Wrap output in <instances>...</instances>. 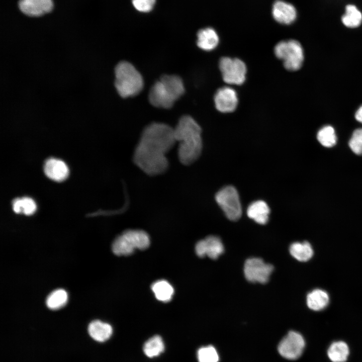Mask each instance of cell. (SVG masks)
<instances>
[{
  "label": "cell",
  "instance_id": "8992f818",
  "mask_svg": "<svg viewBox=\"0 0 362 362\" xmlns=\"http://www.w3.org/2000/svg\"><path fill=\"white\" fill-rule=\"evenodd\" d=\"M276 56L283 61L286 69L290 71L299 69L304 61V51L301 44L295 40L282 41L274 48Z\"/></svg>",
  "mask_w": 362,
  "mask_h": 362
},
{
  "label": "cell",
  "instance_id": "83f0119b",
  "mask_svg": "<svg viewBox=\"0 0 362 362\" xmlns=\"http://www.w3.org/2000/svg\"><path fill=\"white\" fill-rule=\"evenodd\" d=\"M352 151L357 155H362V128L356 129L349 141Z\"/></svg>",
  "mask_w": 362,
  "mask_h": 362
},
{
  "label": "cell",
  "instance_id": "ac0fdd59",
  "mask_svg": "<svg viewBox=\"0 0 362 362\" xmlns=\"http://www.w3.org/2000/svg\"><path fill=\"white\" fill-rule=\"evenodd\" d=\"M306 301L307 306L310 309L319 311L327 306L329 298L325 291L315 289L308 294Z\"/></svg>",
  "mask_w": 362,
  "mask_h": 362
},
{
  "label": "cell",
  "instance_id": "44dd1931",
  "mask_svg": "<svg viewBox=\"0 0 362 362\" xmlns=\"http://www.w3.org/2000/svg\"><path fill=\"white\" fill-rule=\"evenodd\" d=\"M289 251L292 256L300 261L309 260L313 254L312 247L307 241L292 243L290 246Z\"/></svg>",
  "mask_w": 362,
  "mask_h": 362
},
{
  "label": "cell",
  "instance_id": "2e32d148",
  "mask_svg": "<svg viewBox=\"0 0 362 362\" xmlns=\"http://www.w3.org/2000/svg\"><path fill=\"white\" fill-rule=\"evenodd\" d=\"M219 37L211 28L201 29L197 34V45L201 49L209 51L214 49L219 43Z\"/></svg>",
  "mask_w": 362,
  "mask_h": 362
},
{
  "label": "cell",
  "instance_id": "7c38bea8",
  "mask_svg": "<svg viewBox=\"0 0 362 362\" xmlns=\"http://www.w3.org/2000/svg\"><path fill=\"white\" fill-rule=\"evenodd\" d=\"M223 244L220 238L216 236L210 235L198 241L195 246L197 255L203 257L217 259L224 251Z\"/></svg>",
  "mask_w": 362,
  "mask_h": 362
},
{
  "label": "cell",
  "instance_id": "277c9868",
  "mask_svg": "<svg viewBox=\"0 0 362 362\" xmlns=\"http://www.w3.org/2000/svg\"><path fill=\"white\" fill-rule=\"evenodd\" d=\"M115 86L122 98H126L138 95L143 87L142 75L130 62H119L115 69Z\"/></svg>",
  "mask_w": 362,
  "mask_h": 362
},
{
  "label": "cell",
  "instance_id": "d4e9b609",
  "mask_svg": "<svg viewBox=\"0 0 362 362\" xmlns=\"http://www.w3.org/2000/svg\"><path fill=\"white\" fill-rule=\"evenodd\" d=\"M18 6L25 15L30 17H39L45 14L38 0H20Z\"/></svg>",
  "mask_w": 362,
  "mask_h": 362
},
{
  "label": "cell",
  "instance_id": "9a60e30c",
  "mask_svg": "<svg viewBox=\"0 0 362 362\" xmlns=\"http://www.w3.org/2000/svg\"><path fill=\"white\" fill-rule=\"evenodd\" d=\"M269 213L268 205L262 200L252 202L247 210L248 217L259 224H265L267 222Z\"/></svg>",
  "mask_w": 362,
  "mask_h": 362
},
{
  "label": "cell",
  "instance_id": "4316f807",
  "mask_svg": "<svg viewBox=\"0 0 362 362\" xmlns=\"http://www.w3.org/2000/svg\"><path fill=\"white\" fill-rule=\"evenodd\" d=\"M199 362H218L219 355L216 349L211 345L201 347L197 352Z\"/></svg>",
  "mask_w": 362,
  "mask_h": 362
},
{
  "label": "cell",
  "instance_id": "52a82bcc",
  "mask_svg": "<svg viewBox=\"0 0 362 362\" xmlns=\"http://www.w3.org/2000/svg\"><path fill=\"white\" fill-rule=\"evenodd\" d=\"M217 204L230 220L236 221L242 215V207L237 190L232 186H226L215 195Z\"/></svg>",
  "mask_w": 362,
  "mask_h": 362
},
{
  "label": "cell",
  "instance_id": "d6a6232c",
  "mask_svg": "<svg viewBox=\"0 0 362 362\" xmlns=\"http://www.w3.org/2000/svg\"><path fill=\"white\" fill-rule=\"evenodd\" d=\"M355 118L357 121L362 123V106L355 112Z\"/></svg>",
  "mask_w": 362,
  "mask_h": 362
},
{
  "label": "cell",
  "instance_id": "4dcf8cb0",
  "mask_svg": "<svg viewBox=\"0 0 362 362\" xmlns=\"http://www.w3.org/2000/svg\"><path fill=\"white\" fill-rule=\"evenodd\" d=\"M44 14L48 13L53 8L52 0H38Z\"/></svg>",
  "mask_w": 362,
  "mask_h": 362
},
{
  "label": "cell",
  "instance_id": "f546056e",
  "mask_svg": "<svg viewBox=\"0 0 362 362\" xmlns=\"http://www.w3.org/2000/svg\"><path fill=\"white\" fill-rule=\"evenodd\" d=\"M22 212L26 215H31L36 211V205L34 200L29 197L21 199Z\"/></svg>",
  "mask_w": 362,
  "mask_h": 362
},
{
  "label": "cell",
  "instance_id": "484cf974",
  "mask_svg": "<svg viewBox=\"0 0 362 362\" xmlns=\"http://www.w3.org/2000/svg\"><path fill=\"white\" fill-rule=\"evenodd\" d=\"M317 138L323 146L331 147L335 145L337 137L334 128L331 126H325L319 130Z\"/></svg>",
  "mask_w": 362,
  "mask_h": 362
},
{
  "label": "cell",
  "instance_id": "d6986e66",
  "mask_svg": "<svg viewBox=\"0 0 362 362\" xmlns=\"http://www.w3.org/2000/svg\"><path fill=\"white\" fill-rule=\"evenodd\" d=\"M156 298L161 302H167L171 300L174 293L172 286L164 280L157 281L151 286Z\"/></svg>",
  "mask_w": 362,
  "mask_h": 362
},
{
  "label": "cell",
  "instance_id": "ba28073f",
  "mask_svg": "<svg viewBox=\"0 0 362 362\" xmlns=\"http://www.w3.org/2000/svg\"><path fill=\"white\" fill-rule=\"evenodd\" d=\"M219 66L222 78L226 83L240 85L245 81L247 68L241 59L223 57L219 61Z\"/></svg>",
  "mask_w": 362,
  "mask_h": 362
},
{
  "label": "cell",
  "instance_id": "cb8c5ba5",
  "mask_svg": "<svg viewBox=\"0 0 362 362\" xmlns=\"http://www.w3.org/2000/svg\"><path fill=\"white\" fill-rule=\"evenodd\" d=\"M67 300V292L63 289H57L48 295L46 303L50 309L57 310L63 307L66 304Z\"/></svg>",
  "mask_w": 362,
  "mask_h": 362
},
{
  "label": "cell",
  "instance_id": "3957f363",
  "mask_svg": "<svg viewBox=\"0 0 362 362\" xmlns=\"http://www.w3.org/2000/svg\"><path fill=\"white\" fill-rule=\"evenodd\" d=\"M185 93L182 78L176 75H164L151 88L149 101L154 107L169 109Z\"/></svg>",
  "mask_w": 362,
  "mask_h": 362
},
{
  "label": "cell",
  "instance_id": "7402d4cb",
  "mask_svg": "<svg viewBox=\"0 0 362 362\" xmlns=\"http://www.w3.org/2000/svg\"><path fill=\"white\" fill-rule=\"evenodd\" d=\"M164 350V344L160 336L155 335L149 339L144 343L143 351L149 357L157 356Z\"/></svg>",
  "mask_w": 362,
  "mask_h": 362
},
{
  "label": "cell",
  "instance_id": "ffe728a7",
  "mask_svg": "<svg viewBox=\"0 0 362 362\" xmlns=\"http://www.w3.org/2000/svg\"><path fill=\"white\" fill-rule=\"evenodd\" d=\"M349 348L344 341L333 342L329 347L327 354L332 362H344L349 354Z\"/></svg>",
  "mask_w": 362,
  "mask_h": 362
},
{
  "label": "cell",
  "instance_id": "7a4b0ae2",
  "mask_svg": "<svg viewBox=\"0 0 362 362\" xmlns=\"http://www.w3.org/2000/svg\"><path fill=\"white\" fill-rule=\"evenodd\" d=\"M176 142H178V158L184 165H190L200 156L202 150V129L191 116H182L173 128Z\"/></svg>",
  "mask_w": 362,
  "mask_h": 362
},
{
  "label": "cell",
  "instance_id": "4fadbf2b",
  "mask_svg": "<svg viewBox=\"0 0 362 362\" xmlns=\"http://www.w3.org/2000/svg\"><path fill=\"white\" fill-rule=\"evenodd\" d=\"M44 171L49 178L56 182L64 180L68 175V168L62 160L51 158L47 159L44 164Z\"/></svg>",
  "mask_w": 362,
  "mask_h": 362
},
{
  "label": "cell",
  "instance_id": "1f68e13d",
  "mask_svg": "<svg viewBox=\"0 0 362 362\" xmlns=\"http://www.w3.org/2000/svg\"><path fill=\"white\" fill-rule=\"evenodd\" d=\"M13 209L14 211L16 213H20L22 212L21 199L17 198L13 200Z\"/></svg>",
  "mask_w": 362,
  "mask_h": 362
},
{
  "label": "cell",
  "instance_id": "9c48e42d",
  "mask_svg": "<svg viewBox=\"0 0 362 362\" xmlns=\"http://www.w3.org/2000/svg\"><path fill=\"white\" fill-rule=\"evenodd\" d=\"M273 269L272 264L265 263L261 258L252 257L245 262L244 274L249 282L264 284L268 281Z\"/></svg>",
  "mask_w": 362,
  "mask_h": 362
},
{
  "label": "cell",
  "instance_id": "6da1fadb",
  "mask_svg": "<svg viewBox=\"0 0 362 362\" xmlns=\"http://www.w3.org/2000/svg\"><path fill=\"white\" fill-rule=\"evenodd\" d=\"M175 142L173 128L164 123H152L141 133L134 151L133 162L149 175L160 174L168 168L166 154Z\"/></svg>",
  "mask_w": 362,
  "mask_h": 362
},
{
  "label": "cell",
  "instance_id": "30bf717a",
  "mask_svg": "<svg viewBox=\"0 0 362 362\" xmlns=\"http://www.w3.org/2000/svg\"><path fill=\"white\" fill-rule=\"evenodd\" d=\"M305 345V340L302 335L291 331L280 341L278 351L284 358L295 360L301 356Z\"/></svg>",
  "mask_w": 362,
  "mask_h": 362
},
{
  "label": "cell",
  "instance_id": "5bb4252c",
  "mask_svg": "<svg viewBox=\"0 0 362 362\" xmlns=\"http://www.w3.org/2000/svg\"><path fill=\"white\" fill-rule=\"evenodd\" d=\"M272 13L274 19L278 22L283 24L292 23L297 16L294 6L282 1H277L274 3Z\"/></svg>",
  "mask_w": 362,
  "mask_h": 362
},
{
  "label": "cell",
  "instance_id": "e0dca14e",
  "mask_svg": "<svg viewBox=\"0 0 362 362\" xmlns=\"http://www.w3.org/2000/svg\"><path fill=\"white\" fill-rule=\"evenodd\" d=\"M88 332L90 336L95 340L104 342L111 336L113 328L109 324L96 320L89 323L88 326Z\"/></svg>",
  "mask_w": 362,
  "mask_h": 362
},
{
  "label": "cell",
  "instance_id": "8fae6325",
  "mask_svg": "<svg viewBox=\"0 0 362 362\" xmlns=\"http://www.w3.org/2000/svg\"><path fill=\"white\" fill-rule=\"evenodd\" d=\"M214 100L216 109L224 113L233 112L238 102L236 92L228 86L219 88L214 95Z\"/></svg>",
  "mask_w": 362,
  "mask_h": 362
},
{
  "label": "cell",
  "instance_id": "603a6c76",
  "mask_svg": "<svg viewBox=\"0 0 362 362\" xmlns=\"http://www.w3.org/2000/svg\"><path fill=\"white\" fill-rule=\"evenodd\" d=\"M342 21L347 27H357L362 21L361 13L355 6L349 5L346 7L345 13L342 17Z\"/></svg>",
  "mask_w": 362,
  "mask_h": 362
},
{
  "label": "cell",
  "instance_id": "f1b7e54d",
  "mask_svg": "<svg viewBox=\"0 0 362 362\" xmlns=\"http://www.w3.org/2000/svg\"><path fill=\"white\" fill-rule=\"evenodd\" d=\"M156 0H132L134 7L141 12H149L153 8Z\"/></svg>",
  "mask_w": 362,
  "mask_h": 362
},
{
  "label": "cell",
  "instance_id": "5b68a950",
  "mask_svg": "<svg viewBox=\"0 0 362 362\" xmlns=\"http://www.w3.org/2000/svg\"><path fill=\"white\" fill-rule=\"evenodd\" d=\"M149 244V236L145 231L129 229L124 231L115 239L112 244V251L118 256L129 255L135 249H145Z\"/></svg>",
  "mask_w": 362,
  "mask_h": 362
}]
</instances>
